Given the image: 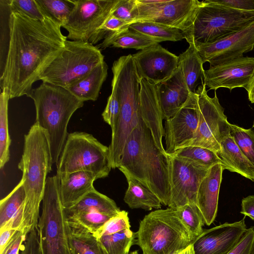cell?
I'll list each match as a JSON object with an SVG mask.
<instances>
[{"label":"cell","instance_id":"1","mask_svg":"<svg viewBox=\"0 0 254 254\" xmlns=\"http://www.w3.org/2000/svg\"><path fill=\"white\" fill-rule=\"evenodd\" d=\"M9 41L0 87L9 99L26 95L65 46L61 25L51 18L41 21L18 12L8 19Z\"/></svg>","mask_w":254,"mask_h":254},{"label":"cell","instance_id":"2","mask_svg":"<svg viewBox=\"0 0 254 254\" xmlns=\"http://www.w3.org/2000/svg\"><path fill=\"white\" fill-rule=\"evenodd\" d=\"M118 169L139 180L162 204L168 206L171 196L168 155L157 146L141 115L127 140Z\"/></svg>","mask_w":254,"mask_h":254},{"label":"cell","instance_id":"3","mask_svg":"<svg viewBox=\"0 0 254 254\" xmlns=\"http://www.w3.org/2000/svg\"><path fill=\"white\" fill-rule=\"evenodd\" d=\"M53 164L47 133L35 123L24 136L23 154L18 164L22 172L21 181L25 192L21 231L27 234L37 229L40 204L47 176L51 171Z\"/></svg>","mask_w":254,"mask_h":254},{"label":"cell","instance_id":"4","mask_svg":"<svg viewBox=\"0 0 254 254\" xmlns=\"http://www.w3.org/2000/svg\"><path fill=\"white\" fill-rule=\"evenodd\" d=\"M112 88L116 91L120 111L112 128L109 157L112 169L118 168L127 140L138 123L140 110V82L132 55L123 56L112 67Z\"/></svg>","mask_w":254,"mask_h":254},{"label":"cell","instance_id":"5","mask_svg":"<svg viewBox=\"0 0 254 254\" xmlns=\"http://www.w3.org/2000/svg\"><path fill=\"white\" fill-rule=\"evenodd\" d=\"M28 97L34 101L35 123L46 131L53 163H57L68 134V122L84 102L66 88L44 82L32 89Z\"/></svg>","mask_w":254,"mask_h":254},{"label":"cell","instance_id":"6","mask_svg":"<svg viewBox=\"0 0 254 254\" xmlns=\"http://www.w3.org/2000/svg\"><path fill=\"white\" fill-rule=\"evenodd\" d=\"M135 237L143 254H178L195 240L177 210L170 207L145 215Z\"/></svg>","mask_w":254,"mask_h":254},{"label":"cell","instance_id":"7","mask_svg":"<svg viewBox=\"0 0 254 254\" xmlns=\"http://www.w3.org/2000/svg\"><path fill=\"white\" fill-rule=\"evenodd\" d=\"M254 22V11L236 9L214 0L199 2L185 35L190 43H212L236 33Z\"/></svg>","mask_w":254,"mask_h":254},{"label":"cell","instance_id":"8","mask_svg":"<svg viewBox=\"0 0 254 254\" xmlns=\"http://www.w3.org/2000/svg\"><path fill=\"white\" fill-rule=\"evenodd\" d=\"M104 61L96 46L66 40L65 46L41 75L43 82L68 88Z\"/></svg>","mask_w":254,"mask_h":254},{"label":"cell","instance_id":"9","mask_svg":"<svg viewBox=\"0 0 254 254\" xmlns=\"http://www.w3.org/2000/svg\"><path fill=\"white\" fill-rule=\"evenodd\" d=\"M37 232L42 254H72L57 175L47 179Z\"/></svg>","mask_w":254,"mask_h":254},{"label":"cell","instance_id":"10","mask_svg":"<svg viewBox=\"0 0 254 254\" xmlns=\"http://www.w3.org/2000/svg\"><path fill=\"white\" fill-rule=\"evenodd\" d=\"M57 173L90 172L100 178L111 171L109 147L93 135L81 131L69 133L56 163Z\"/></svg>","mask_w":254,"mask_h":254},{"label":"cell","instance_id":"11","mask_svg":"<svg viewBox=\"0 0 254 254\" xmlns=\"http://www.w3.org/2000/svg\"><path fill=\"white\" fill-rule=\"evenodd\" d=\"M196 93L198 125L194 137L189 146L207 148L217 153L220 150L221 142L230 135V124L215 91L214 96L210 97L206 85L202 82L197 87Z\"/></svg>","mask_w":254,"mask_h":254},{"label":"cell","instance_id":"12","mask_svg":"<svg viewBox=\"0 0 254 254\" xmlns=\"http://www.w3.org/2000/svg\"><path fill=\"white\" fill-rule=\"evenodd\" d=\"M137 21L164 24L189 31L200 1L197 0H136Z\"/></svg>","mask_w":254,"mask_h":254},{"label":"cell","instance_id":"13","mask_svg":"<svg viewBox=\"0 0 254 254\" xmlns=\"http://www.w3.org/2000/svg\"><path fill=\"white\" fill-rule=\"evenodd\" d=\"M168 155L171 191L169 207L177 209L189 203L196 204L199 186L209 169L186 159Z\"/></svg>","mask_w":254,"mask_h":254},{"label":"cell","instance_id":"14","mask_svg":"<svg viewBox=\"0 0 254 254\" xmlns=\"http://www.w3.org/2000/svg\"><path fill=\"white\" fill-rule=\"evenodd\" d=\"M117 0H75L66 24L67 38L89 42L95 32L112 14Z\"/></svg>","mask_w":254,"mask_h":254},{"label":"cell","instance_id":"15","mask_svg":"<svg viewBox=\"0 0 254 254\" xmlns=\"http://www.w3.org/2000/svg\"><path fill=\"white\" fill-rule=\"evenodd\" d=\"M194 45L203 64L208 62L210 66L243 57L254 48V22L218 41Z\"/></svg>","mask_w":254,"mask_h":254},{"label":"cell","instance_id":"16","mask_svg":"<svg viewBox=\"0 0 254 254\" xmlns=\"http://www.w3.org/2000/svg\"><path fill=\"white\" fill-rule=\"evenodd\" d=\"M198 120L197 94L191 93L182 108L165 121L164 128L167 154H172L177 149L190 145L194 137Z\"/></svg>","mask_w":254,"mask_h":254},{"label":"cell","instance_id":"17","mask_svg":"<svg viewBox=\"0 0 254 254\" xmlns=\"http://www.w3.org/2000/svg\"><path fill=\"white\" fill-rule=\"evenodd\" d=\"M254 76V58L242 57L210 66L204 70V83L215 91L219 88L231 91L236 88L247 90Z\"/></svg>","mask_w":254,"mask_h":254},{"label":"cell","instance_id":"18","mask_svg":"<svg viewBox=\"0 0 254 254\" xmlns=\"http://www.w3.org/2000/svg\"><path fill=\"white\" fill-rule=\"evenodd\" d=\"M139 78L157 85L168 79L178 66V56L159 44L132 55Z\"/></svg>","mask_w":254,"mask_h":254},{"label":"cell","instance_id":"19","mask_svg":"<svg viewBox=\"0 0 254 254\" xmlns=\"http://www.w3.org/2000/svg\"><path fill=\"white\" fill-rule=\"evenodd\" d=\"M247 229L244 218L203 230L192 244L194 254H227L239 244Z\"/></svg>","mask_w":254,"mask_h":254},{"label":"cell","instance_id":"20","mask_svg":"<svg viewBox=\"0 0 254 254\" xmlns=\"http://www.w3.org/2000/svg\"><path fill=\"white\" fill-rule=\"evenodd\" d=\"M155 86L163 120L175 115L191 94L179 66L168 79Z\"/></svg>","mask_w":254,"mask_h":254},{"label":"cell","instance_id":"21","mask_svg":"<svg viewBox=\"0 0 254 254\" xmlns=\"http://www.w3.org/2000/svg\"><path fill=\"white\" fill-rule=\"evenodd\" d=\"M140 110L142 118L150 129L157 146L166 152L162 143L164 128L156 86L144 79L140 82Z\"/></svg>","mask_w":254,"mask_h":254},{"label":"cell","instance_id":"22","mask_svg":"<svg viewBox=\"0 0 254 254\" xmlns=\"http://www.w3.org/2000/svg\"><path fill=\"white\" fill-rule=\"evenodd\" d=\"M57 175L60 197L64 209L72 206L94 189V182L100 179L97 175L86 171L57 173Z\"/></svg>","mask_w":254,"mask_h":254},{"label":"cell","instance_id":"23","mask_svg":"<svg viewBox=\"0 0 254 254\" xmlns=\"http://www.w3.org/2000/svg\"><path fill=\"white\" fill-rule=\"evenodd\" d=\"M223 170L221 164L212 166L201 181L198 189L196 205L207 226L213 222L217 215L219 192Z\"/></svg>","mask_w":254,"mask_h":254},{"label":"cell","instance_id":"24","mask_svg":"<svg viewBox=\"0 0 254 254\" xmlns=\"http://www.w3.org/2000/svg\"><path fill=\"white\" fill-rule=\"evenodd\" d=\"M25 192L20 181L0 202V229L21 231Z\"/></svg>","mask_w":254,"mask_h":254},{"label":"cell","instance_id":"25","mask_svg":"<svg viewBox=\"0 0 254 254\" xmlns=\"http://www.w3.org/2000/svg\"><path fill=\"white\" fill-rule=\"evenodd\" d=\"M119 170L125 175L128 184L124 200L130 208L146 210L161 208L162 204L160 200L151 190L124 169Z\"/></svg>","mask_w":254,"mask_h":254},{"label":"cell","instance_id":"26","mask_svg":"<svg viewBox=\"0 0 254 254\" xmlns=\"http://www.w3.org/2000/svg\"><path fill=\"white\" fill-rule=\"evenodd\" d=\"M217 154L224 170L236 172L254 181V166L241 152L231 135L221 142L220 150Z\"/></svg>","mask_w":254,"mask_h":254},{"label":"cell","instance_id":"27","mask_svg":"<svg viewBox=\"0 0 254 254\" xmlns=\"http://www.w3.org/2000/svg\"><path fill=\"white\" fill-rule=\"evenodd\" d=\"M108 69L106 63L103 62L67 89L76 98L83 102L96 101L99 96L102 84L107 76Z\"/></svg>","mask_w":254,"mask_h":254},{"label":"cell","instance_id":"28","mask_svg":"<svg viewBox=\"0 0 254 254\" xmlns=\"http://www.w3.org/2000/svg\"><path fill=\"white\" fill-rule=\"evenodd\" d=\"M121 211L113 199L95 189L87 193L72 206L64 209L66 216L82 212H97L114 216Z\"/></svg>","mask_w":254,"mask_h":254},{"label":"cell","instance_id":"29","mask_svg":"<svg viewBox=\"0 0 254 254\" xmlns=\"http://www.w3.org/2000/svg\"><path fill=\"white\" fill-rule=\"evenodd\" d=\"M178 58V66L188 87L191 93L195 94L199 80L202 82L204 81V70L203 63L195 45L190 43L188 48Z\"/></svg>","mask_w":254,"mask_h":254},{"label":"cell","instance_id":"30","mask_svg":"<svg viewBox=\"0 0 254 254\" xmlns=\"http://www.w3.org/2000/svg\"><path fill=\"white\" fill-rule=\"evenodd\" d=\"M155 44L153 39L129 28L107 35L103 42L96 46L100 50L109 47L143 50Z\"/></svg>","mask_w":254,"mask_h":254},{"label":"cell","instance_id":"31","mask_svg":"<svg viewBox=\"0 0 254 254\" xmlns=\"http://www.w3.org/2000/svg\"><path fill=\"white\" fill-rule=\"evenodd\" d=\"M68 229L69 244L72 254H106L93 234L68 225Z\"/></svg>","mask_w":254,"mask_h":254},{"label":"cell","instance_id":"32","mask_svg":"<svg viewBox=\"0 0 254 254\" xmlns=\"http://www.w3.org/2000/svg\"><path fill=\"white\" fill-rule=\"evenodd\" d=\"M129 28L154 40L157 43L163 41H178L185 39L180 29L164 24L148 22L137 21L130 24Z\"/></svg>","mask_w":254,"mask_h":254},{"label":"cell","instance_id":"33","mask_svg":"<svg viewBox=\"0 0 254 254\" xmlns=\"http://www.w3.org/2000/svg\"><path fill=\"white\" fill-rule=\"evenodd\" d=\"M170 155L186 159L208 169L216 164H222L220 158L215 152L199 146H188L182 147Z\"/></svg>","mask_w":254,"mask_h":254},{"label":"cell","instance_id":"34","mask_svg":"<svg viewBox=\"0 0 254 254\" xmlns=\"http://www.w3.org/2000/svg\"><path fill=\"white\" fill-rule=\"evenodd\" d=\"M135 233L130 229L97 239L106 254H129Z\"/></svg>","mask_w":254,"mask_h":254},{"label":"cell","instance_id":"35","mask_svg":"<svg viewBox=\"0 0 254 254\" xmlns=\"http://www.w3.org/2000/svg\"><path fill=\"white\" fill-rule=\"evenodd\" d=\"M46 15L63 27L74 6L75 0H36Z\"/></svg>","mask_w":254,"mask_h":254},{"label":"cell","instance_id":"36","mask_svg":"<svg viewBox=\"0 0 254 254\" xmlns=\"http://www.w3.org/2000/svg\"><path fill=\"white\" fill-rule=\"evenodd\" d=\"M9 98L4 91L0 96V168L1 169L9 160L11 139L8 131V102Z\"/></svg>","mask_w":254,"mask_h":254},{"label":"cell","instance_id":"37","mask_svg":"<svg viewBox=\"0 0 254 254\" xmlns=\"http://www.w3.org/2000/svg\"><path fill=\"white\" fill-rule=\"evenodd\" d=\"M112 217L97 212H82L66 216L68 225L84 229L93 234Z\"/></svg>","mask_w":254,"mask_h":254},{"label":"cell","instance_id":"38","mask_svg":"<svg viewBox=\"0 0 254 254\" xmlns=\"http://www.w3.org/2000/svg\"><path fill=\"white\" fill-rule=\"evenodd\" d=\"M181 220L195 240L203 232V216L195 203H189L176 209Z\"/></svg>","mask_w":254,"mask_h":254},{"label":"cell","instance_id":"39","mask_svg":"<svg viewBox=\"0 0 254 254\" xmlns=\"http://www.w3.org/2000/svg\"><path fill=\"white\" fill-rule=\"evenodd\" d=\"M230 135L248 160L254 166V131L230 124Z\"/></svg>","mask_w":254,"mask_h":254},{"label":"cell","instance_id":"40","mask_svg":"<svg viewBox=\"0 0 254 254\" xmlns=\"http://www.w3.org/2000/svg\"><path fill=\"white\" fill-rule=\"evenodd\" d=\"M10 12H18L41 21L48 18L36 0H11L6 1Z\"/></svg>","mask_w":254,"mask_h":254},{"label":"cell","instance_id":"41","mask_svg":"<svg viewBox=\"0 0 254 254\" xmlns=\"http://www.w3.org/2000/svg\"><path fill=\"white\" fill-rule=\"evenodd\" d=\"M128 213L121 210L117 215L111 217L93 235L97 238L112 235L130 229Z\"/></svg>","mask_w":254,"mask_h":254},{"label":"cell","instance_id":"42","mask_svg":"<svg viewBox=\"0 0 254 254\" xmlns=\"http://www.w3.org/2000/svg\"><path fill=\"white\" fill-rule=\"evenodd\" d=\"M111 14L130 24L137 22L138 11L136 0H117Z\"/></svg>","mask_w":254,"mask_h":254},{"label":"cell","instance_id":"43","mask_svg":"<svg viewBox=\"0 0 254 254\" xmlns=\"http://www.w3.org/2000/svg\"><path fill=\"white\" fill-rule=\"evenodd\" d=\"M120 111V103L116 92L112 88V92L109 97L106 106L102 114L104 121L112 128L114 126Z\"/></svg>","mask_w":254,"mask_h":254},{"label":"cell","instance_id":"44","mask_svg":"<svg viewBox=\"0 0 254 254\" xmlns=\"http://www.w3.org/2000/svg\"><path fill=\"white\" fill-rule=\"evenodd\" d=\"M19 254H42L37 229L28 234Z\"/></svg>","mask_w":254,"mask_h":254},{"label":"cell","instance_id":"45","mask_svg":"<svg viewBox=\"0 0 254 254\" xmlns=\"http://www.w3.org/2000/svg\"><path fill=\"white\" fill-rule=\"evenodd\" d=\"M254 241V226L247 229L239 244L227 254H250Z\"/></svg>","mask_w":254,"mask_h":254},{"label":"cell","instance_id":"46","mask_svg":"<svg viewBox=\"0 0 254 254\" xmlns=\"http://www.w3.org/2000/svg\"><path fill=\"white\" fill-rule=\"evenodd\" d=\"M27 235L23 231H17L0 254H19Z\"/></svg>","mask_w":254,"mask_h":254},{"label":"cell","instance_id":"47","mask_svg":"<svg viewBox=\"0 0 254 254\" xmlns=\"http://www.w3.org/2000/svg\"><path fill=\"white\" fill-rule=\"evenodd\" d=\"M220 4L236 9L253 11H254V0H214Z\"/></svg>","mask_w":254,"mask_h":254},{"label":"cell","instance_id":"48","mask_svg":"<svg viewBox=\"0 0 254 254\" xmlns=\"http://www.w3.org/2000/svg\"><path fill=\"white\" fill-rule=\"evenodd\" d=\"M241 213L249 216L254 221V195H249L242 200Z\"/></svg>","mask_w":254,"mask_h":254},{"label":"cell","instance_id":"49","mask_svg":"<svg viewBox=\"0 0 254 254\" xmlns=\"http://www.w3.org/2000/svg\"><path fill=\"white\" fill-rule=\"evenodd\" d=\"M16 231L14 229H0V253L8 245Z\"/></svg>","mask_w":254,"mask_h":254},{"label":"cell","instance_id":"50","mask_svg":"<svg viewBox=\"0 0 254 254\" xmlns=\"http://www.w3.org/2000/svg\"><path fill=\"white\" fill-rule=\"evenodd\" d=\"M249 101L254 104V76L247 90Z\"/></svg>","mask_w":254,"mask_h":254},{"label":"cell","instance_id":"51","mask_svg":"<svg viewBox=\"0 0 254 254\" xmlns=\"http://www.w3.org/2000/svg\"><path fill=\"white\" fill-rule=\"evenodd\" d=\"M178 254H194L192 244H190Z\"/></svg>","mask_w":254,"mask_h":254},{"label":"cell","instance_id":"52","mask_svg":"<svg viewBox=\"0 0 254 254\" xmlns=\"http://www.w3.org/2000/svg\"><path fill=\"white\" fill-rule=\"evenodd\" d=\"M250 254H254V241L253 244Z\"/></svg>","mask_w":254,"mask_h":254},{"label":"cell","instance_id":"53","mask_svg":"<svg viewBox=\"0 0 254 254\" xmlns=\"http://www.w3.org/2000/svg\"><path fill=\"white\" fill-rule=\"evenodd\" d=\"M129 254H138V253L137 251H135L130 253Z\"/></svg>","mask_w":254,"mask_h":254},{"label":"cell","instance_id":"54","mask_svg":"<svg viewBox=\"0 0 254 254\" xmlns=\"http://www.w3.org/2000/svg\"><path fill=\"white\" fill-rule=\"evenodd\" d=\"M253 127L254 128V123H253Z\"/></svg>","mask_w":254,"mask_h":254}]
</instances>
